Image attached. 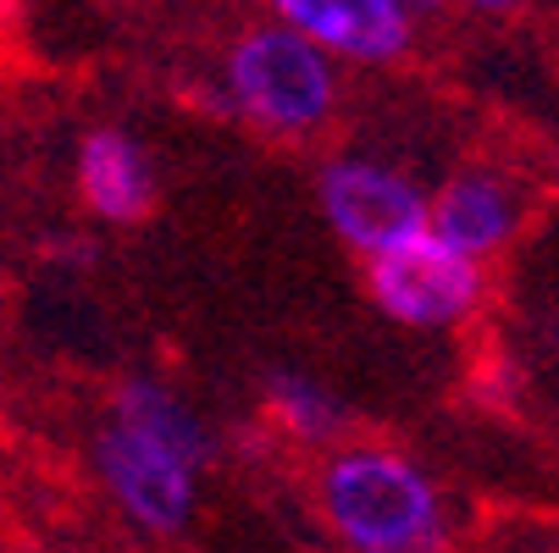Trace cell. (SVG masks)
Masks as SVG:
<instances>
[{
  "label": "cell",
  "mask_w": 559,
  "mask_h": 553,
  "mask_svg": "<svg viewBox=\"0 0 559 553\" xmlns=\"http://www.w3.org/2000/svg\"><path fill=\"white\" fill-rule=\"evenodd\" d=\"M266 399H272V416H277L294 437H305V443H328V437H338L344 421H349L333 393H328L322 382L299 376V371H277V376L266 382Z\"/></svg>",
  "instance_id": "10"
},
{
  "label": "cell",
  "mask_w": 559,
  "mask_h": 553,
  "mask_svg": "<svg viewBox=\"0 0 559 553\" xmlns=\"http://www.w3.org/2000/svg\"><path fill=\"white\" fill-rule=\"evenodd\" d=\"M371 299L405 327H454L483 299V266L427 227L371 255Z\"/></svg>",
  "instance_id": "3"
},
{
  "label": "cell",
  "mask_w": 559,
  "mask_h": 553,
  "mask_svg": "<svg viewBox=\"0 0 559 553\" xmlns=\"http://www.w3.org/2000/svg\"><path fill=\"white\" fill-rule=\"evenodd\" d=\"M95 465L100 482L111 488V498L150 531H178L194 515V465L178 459L173 448L139 437L133 426L111 421L95 443Z\"/></svg>",
  "instance_id": "5"
},
{
  "label": "cell",
  "mask_w": 559,
  "mask_h": 553,
  "mask_svg": "<svg viewBox=\"0 0 559 553\" xmlns=\"http://www.w3.org/2000/svg\"><path fill=\"white\" fill-rule=\"evenodd\" d=\"M322 509L355 553H443L449 526L421 465L388 448H344L322 470Z\"/></svg>",
  "instance_id": "1"
},
{
  "label": "cell",
  "mask_w": 559,
  "mask_h": 553,
  "mask_svg": "<svg viewBox=\"0 0 559 553\" xmlns=\"http://www.w3.org/2000/svg\"><path fill=\"white\" fill-rule=\"evenodd\" d=\"M322 211L344 244L377 255L427 232V200L416 183L377 161H328L322 172Z\"/></svg>",
  "instance_id": "4"
},
{
  "label": "cell",
  "mask_w": 559,
  "mask_h": 553,
  "mask_svg": "<svg viewBox=\"0 0 559 553\" xmlns=\"http://www.w3.org/2000/svg\"><path fill=\"white\" fill-rule=\"evenodd\" d=\"M227 95L250 122L272 133H305L333 111L338 84H333L328 50L283 23V28H255L233 45Z\"/></svg>",
  "instance_id": "2"
},
{
  "label": "cell",
  "mask_w": 559,
  "mask_h": 553,
  "mask_svg": "<svg viewBox=\"0 0 559 553\" xmlns=\"http://www.w3.org/2000/svg\"><path fill=\"white\" fill-rule=\"evenodd\" d=\"M272 12L310 45L349 61H393L411 45V12L399 0H272Z\"/></svg>",
  "instance_id": "6"
},
{
  "label": "cell",
  "mask_w": 559,
  "mask_h": 553,
  "mask_svg": "<svg viewBox=\"0 0 559 553\" xmlns=\"http://www.w3.org/2000/svg\"><path fill=\"white\" fill-rule=\"evenodd\" d=\"M399 7H405V12H411V7H438V0H399Z\"/></svg>",
  "instance_id": "12"
},
{
  "label": "cell",
  "mask_w": 559,
  "mask_h": 553,
  "mask_svg": "<svg viewBox=\"0 0 559 553\" xmlns=\"http://www.w3.org/2000/svg\"><path fill=\"white\" fill-rule=\"evenodd\" d=\"M23 553H39V548H23Z\"/></svg>",
  "instance_id": "13"
},
{
  "label": "cell",
  "mask_w": 559,
  "mask_h": 553,
  "mask_svg": "<svg viewBox=\"0 0 559 553\" xmlns=\"http://www.w3.org/2000/svg\"><path fill=\"white\" fill-rule=\"evenodd\" d=\"M427 227L465 255H488L515 232V200L499 178L471 172V178H454L438 194V205H427Z\"/></svg>",
  "instance_id": "8"
},
{
  "label": "cell",
  "mask_w": 559,
  "mask_h": 553,
  "mask_svg": "<svg viewBox=\"0 0 559 553\" xmlns=\"http://www.w3.org/2000/svg\"><path fill=\"white\" fill-rule=\"evenodd\" d=\"M476 12H510V7H521V0H471Z\"/></svg>",
  "instance_id": "11"
},
{
  "label": "cell",
  "mask_w": 559,
  "mask_h": 553,
  "mask_svg": "<svg viewBox=\"0 0 559 553\" xmlns=\"http://www.w3.org/2000/svg\"><path fill=\"white\" fill-rule=\"evenodd\" d=\"M117 421L133 426L139 437H150V443L173 448V454L189 459V465H205V459H211L205 426L173 399L162 382H128V387L117 393Z\"/></svg>",
  "instance_id": "9"
},
{
  "label": "cell",
  "mask_w": 559,
  "mask_h": 553,
  "mask_svg": "<svg viewBox=\"0 0 559 553\" xmlns=\"http://www.w3.org/2000/svg\"><path fill=\"white\" fill-rule=\"evenodd\" d=\"M78 189H84V200L106 221H139L155 200L144 149L117 128H100L84 139V149H78Z\"/></svg>",
  "instance_id": "7"
}]
</instances>
